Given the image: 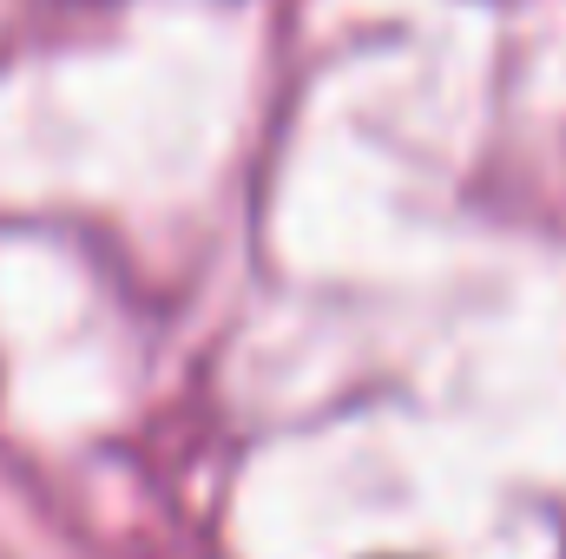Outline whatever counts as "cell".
Here are the masks:
<instances>
[]
</instances>
